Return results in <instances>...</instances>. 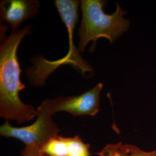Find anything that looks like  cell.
<instances>
[{
    "label": "cell",
    "instance_id": "obj_7",
    "mask_svg": "<svg viewBox=\"0 0 156 156\" xmlns=\"http://www.w3.org/2000/svg\"><path fill=\"white\" fill-rule=\"evenodd\" d=\"M95 154L98 156H156V150L145 151L136 146L119 142L106 145Z\"/></svg>",
    "mask_w": 156,
    "mask_h": 156
},
{
    "label": "cell",
    "instance_id": "obj_9",
    "mask_svg": "<svg viewBox=\"0 0 156 156\" xmlns=\"http://www.w3.org/2000/svg\"><path fill=\"white\" fill-rule=\"evenodd\" d=\"M67 142L68 156H91L90 145L84 143L78 135L67 137Z\"/></svg>",
    "mask_w": 156,
    "mask_h": 156
},
{
    "label": "cell",
    "instance_id": "obj_4",
    "mask_svg": "<svg viewBox=\"0 0 156 156\" xmlns=\"http://www.w3.org/2000/svg\"><path fill=\"white\" fill-rule=\"evenodd\" d=\"M54 4L62 18V22L67 27L69 49L68 54L61 59L51 62L46 60V66L50 73H53L57 67L64 64H70L75 68L80 73L90 77H91L94 73V69L86 60H84L79 54V50L73 45V33L74 28L78 23V8L81 2L78 0H56Z\"/></svg>",
    "mask_w": 156,
    "mask_h": 156
},
{
    "label": "cell",
    "instance_id": "obj_5",
    "mask_svg": "<svg viewBox=\"0 0 156 156\" xmlns=\"http://www.w3.org/2000/svg\"><path fill=\"white\" fill-rule=\"evenodd\" d=\"M103 84H97L94 87L83 94L71 96H58L54 99H47L42 102L51 115L66 111L74 116H94L100 111V97Z\"/></svg>",
    "mask_w": 156,
    "mask_h": 156
},
{
    "label": "cell",
    "instance_id": "obj_1",
    "mask_svg": "<svg viewBox=\"0 0 156 156\" xmlns=\"http://www.w3.org/2000/svg\"><path fill=\"white\" fill-rule=\"evenodd\" d=\"M31 28L28 25L6 36L8 27L0 22V116L18 124L31 121L37 115L34 106L24 104L19 96L26 86L20 80L17 51L23 39L31 34Z\"/></svg>",
    "mask_w": 156,
    "mask_h": 156
},
{
    "label": "cell",
    "instance_id": "obj_8",
    "mask_svg": "<svg viewBox=\"0 0 156 156\" xmlns=\"http://www.w3.org/2000/svg\"><path fill=\"white\" fill-rule=\"evenodd\" d=\"M41 151L45 156H68L67 137L58 135L51 138Z\"/></svg>",
    "mask_w": 156,
    "mask_h": 156
},
{
    "label": "cell",
    "instance_id": "obj_6",
    "mask_svg": "<svg viewBox=\"0 0 156 156\" xmlns=\"http://www.w3.org/2000/svg\"><path fill=\"white\" fill-rule=\"evenodd\" d=\"M37 0H3L0 3L1 22H6L11 28V33L20 31L23 22L31 19L39 12Z\"/></svg>",
    "mask_w": 156,
    "mask_h": 156
},
{
    "label": "cell",
    "instance_id": "obj_2",
    "mask_svg": "<svg viewBox=\"0 0 156 156\" xmlns=\"http://www.w3.org/2000/svg\"><path fill=\"white\" fill-rule=\"evenodd\" d=\"M82 22L78 31L79 37L78 50L84 53L90 41L93 45L89 52H93L97 40L101 38L108 39L113 44L123 33L128 31L130 22L124 18L127 13L117 4L116 9L111 15L106 14L104 8L108 1L104 0H82Z\"/></svg>",
    "mask_w": 156,
    "mask_h": 156
},
{
    "label": "cell",
    "instance_id": "obj_10",
    "mask_svg": "<svg viewBox=\"0 0 156 156\" xmlns=\"http://www.w3.org/2000/svg\"><path fill=\"white\" fill-rule=\"evenodd\" d=\"M20 156H45L41 151V148L35 145L25 146Z\"/></svg>",
    "mask_w": 156,
    "mask_h": 156
},
{
    "label": "cell",
    "instance_id": "obj_3",
    "mask_svg": "<svg viewBox=\"0 0 156 156\" xmlns=\"http://www.w3.org/2000/svg\"><path fill=\"white\" fill-rule=\"evenodd\" d=\"M37 111L35 122L28 126L15 127L11 125L9 120H6L0 127V135L19 140L25 146L35 145L42 149L51 138L58 135L60 130L43 102L38 107Z\"/></svg>",
    "mask_w": 156,
    "mask_h": 156
}]
</instances>
